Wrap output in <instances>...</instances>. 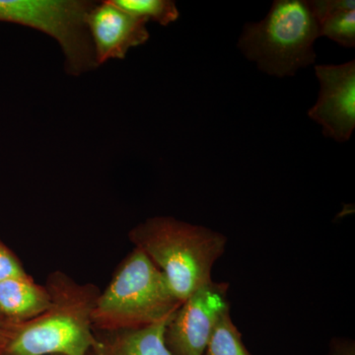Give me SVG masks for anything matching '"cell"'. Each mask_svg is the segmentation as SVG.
<instances>
[{"label":"cell","instance_id":"6da1fadb","mask_svg":"<svg viewBox=\"0 0 355 355\" xmlns=\"http://www.w3.org/2000/svg\"><path fill=\"white\" fill-rule=\"evenodd\" d=\"M50 305L24 323L2 326L0 355H87L95 342L92 314L101 289L62 270L49 273Z\"/></svg>","mask_w":355,"mask_h":355},{"label":"cell","instance_id":"277c9868","mask_svg":"<svg viewBox=\"0 0 355 355\" xmlns=\"http://www.w3.org/2000/svg\"><path fill=\"white\" fill-rule=\"evenodd\" d=\"M319 23L307 0H275L260 22L247 23L238 46L245 57L272 76H294L316 60Z\"/></svg>","mask_w":355,"mask_h":355},{"label":"cell","instance_id":"5b68a950","mask_svg":"<svg viewBox=\"0 0 355 355\" xmlns=\"http://www.w3.org/2000/svg\"><path fill=\"white\" fill-rule=\"evenodd\" d=\"M94 1L0 0V22L27 26L53 37L62 46L71 76L98 67L85 17Z\"/></svg>","mask_w":355,"mask_h":355},{"label":"cell","instance_id":"52a82bcc","mask_svg":"<svg viewBox=\"0 0 355 355\" xmlns=\"http://www.w3.org/2000/svg\"><path fill=\"white\" fill-rule=\"evenodd\" d=\"M315 73L319 97L308 116L322 125L324 137L347 141L355 128V60L316 65Z\"/></svg>","mask_w":355,"mask_h":355},{"label":"cell","instance_id":"7c38bea8","mask_svg":"<svg viewBox=\"0 0 355 355\" xmlns=\"http://www.w3.org/2000/svg\"><path fill=\"white\" fill-rule=\"evenodd\" d=\"M202 355H252L245 347L242 334L232 321L230 308L219 317Z\"/></svg>","mask_w":355,"mask_h":355},{"label":"cell","instance_id":"9c48e42d","mask_svg":"<svg viewBox=\"0 0 355 355\" xmlns=\"http://www.w3.org/2000/svg\"><path fill=\"white\" fill-rule=\"evenodd\" d=\"M172 316L139 329L94 330L95 342L87 355H171L165 345L164 333Z\"/></svg>","mask_w":355,"mask_h":355},{"label":"cell","instance_id":"30bf717a","mask_svg":"<svg viewBox=\"0 0 355 355\" xmlns=\"http://www.w3.org/2000/svg\"><path fill=\"white\" fill-rule=\"evenodd\" d=\"M46 286L30 275L0 282V327L24 323L38 316L50 305Z\"/></svg>","mask_w":355,"mask_h":355},{"label":"cell","instance_id":"4fadbf2b","mask_svg":"<svg viewBox=\"0 0 355 355\" xmlns=\"http://www.w3.org/2000/svg\"><path fill=\"white\" fill-rule=\"evenodd\" d=\"M114 4L135 17L167 26L179 19V9L172 0H112Z\"/></svg>","mask_w":355,"mask_h":355},{"label":"cell","instance_id":"7a4b0ae2","mask_svg":"<svg viewBox=\"0 0 355 355\" xmlns=\"http://www.w3.org/2000/svg\"><path fill=\"white\" fill-rule=\"evenodd\" d=\"M128 238L165 275L181 303L212 280V268L228 242L220 232L172 216L150 217L135 226Z\"/></svg>","mask_w":355,"mask_h":355},{"label":"cell","instance_id":"3957f363","mask_svg":"<svg viewBox=\"0 0 355 355\" xmlns=\"http://www.w3.org/2000/svg\"><path fill=\"white\" fill-rule=\"evenodd\" d=\"M181 304L165 275L135 248L100 291L92 314L93 328L119 331L150 326L171 317Z\"/></svg>","mask_w":355,"mask_h":355},{"label":"cell","instance_id":"9a60e30c","mask_svg":"<svg viewBox=\"0 0 355 355\" xmlns=\"http://www.w3.org/2000/svg\"><path fill=\"white\" fill-rule=\"evenodd\" d=\"M331 355H354V345L350 340H334Z\"/></svg>","mask_w":355,"mask_h":355},{"label":"cell","instance_id":"8fae6325","mask_svg":"<svg viewBox=\"0 0 355 355\" xmlns=\"http://www.w3.org/2000/svg\"><path fill=\"white\" fill-rule=\"evenodd\" d=\"M320 37H327L345 48L355 46L354 0H313Z\"/></svg>","mask_w":355,"mask_h":355},{"label":"cell","instance_id":"ba28073f","mask_svg":"<svg viewBox=\"0 0 355 355\" xmlns=\"http://www.w3.org/2000/svg\"><path fill=\"white\" fill-rule=\"evenodd\" d=\"M85 23L98 67L110 60H123L130 49L146 44L150 37L147 21L125 12L112 0L95 2Z\"/></svg>","mask_w":355,"mask_h":355},{"label":"cell","instance_id":"5bb4252c","mask_svg":"<svg viewBox=\"0 0 355 355\" xmlns=\"http://www.w3.org/2000/svg\"><path fill=\"white\" fill-rule=\"evenodd\" d=\"M24 266L12 250L0 241V282L13 277H28Z\"/></svg>","mask_w":355,"mask_h":355},{"label":"cell","instance_id":"8992f818","mask_svg":"<svg viewBox=\"0 0 355 355\" xmlns=\"http://www.w3.org/2000/svg\"><path fill=\"white\" fill-rule=\"evenodd\" d=\"M228 289V282L212 279L180 305L165 329L171 355L203 354L219 317L230 308Z\"/></svg>","mask_w":355,"mask_h":355},{"label":"cell","instance_id":"2e32d148","mask_svg":"<svg viewBox=\"0 0 355 355\" xmlns=\"http://www.w3.org/2000/svg\"><path fill=\"white\" fill-rule=\"evenodd\" d=\"M0 334H1V327H0Z\"/></svg>","mask_w":355,"mask_h":355}]
</instances>
